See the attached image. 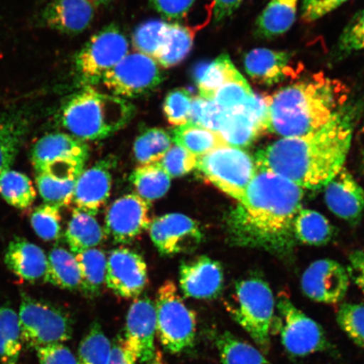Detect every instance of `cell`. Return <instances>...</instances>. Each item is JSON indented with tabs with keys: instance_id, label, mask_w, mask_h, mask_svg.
<instances>
[{
	"instance_id": "obj_1",
	"label": "cell",
	"mask_w": 364,
	"mask_h": 364,
	"mask_svg": "<svg viewBox=\"0 0 364 364\" xmlns=\"http://www.w3.org/2000/svg\"><path fill=\"white\" fill-rule=\"evenodd\" d=\"M304 191L276 173L259 169L244 198L228 216L234 243L283 254L295 243L294 222Z\"/></svg>"
},
{
	"instance_id": "obj_2",
	"label": "cell",
	"mask_w": 364,
	"mask_h": 364,
	"mask_svg": "<svg viewBox=\"0 0 364 364\" xmlns=\"http://www.w3.org/2000/svg\"><path fill=\"white\" fill-rule=\"evenodd\" d=\"M353 114L343 107L321 129L283 138L258 150L257 167L302 189H320L343 169L353 138Z\"/></svg>"
},
{
	"instance_id": "obj_3",
	"label": "cell",
	"mask_w": 364,
	"mask_h": 364,
	"mask_svg": "<svg viewBox=\"0 0 364 364\" xmlns=\"http://www.w3.org/2000/svg\"><path fill=\"white\" fill-rule=\"evenodd\" d=\"M347 89L338 80L316 75L268 97L267 132L299 136L326 126L343 109Z\"/></svg>"
},
{
	"instance_id": "obj_4",
	"label": "cell",
	"mask_w": 364,
	"mask_h": 364,
	"mask_svg": "<svg viewBox=\"0 0 364 364\" xmlns=\"http://www.w3.org/2000/svg\"><path fill=\"white\" fill-rule=\"evenodd\" d=\"M134 115V104L126 99L85 87L63 107L61 122L77 139L101 140L122 129Z\"/></svg>"
},
{
	"instance_id": "obj_5",
	"label": "cell",
	"mask_w": 364,
	"mask_h": 364,
	"mask_svg": "<svg viewBox=\"0 0 364 364\" xmlns=\"http://www.w3.org/2000/svg\"><path fill=\"white\" fill-rule=\"evenodd\" d=\"M235 303L228 309L263 354L271 347L275 299L265 281L259 277L240 280L235 285Z\"/></svg>"
},
{
	"instance_id": "obj_6",
	"label": "cell",
	"mask_w": 364,
	"mask_h": 364,
	"mask_svg": "<svg viewBox=\"0 0 364 364\" xmlns=\"http://www.w3.org/2000/svg\"><path fill=\"white\" fill-rule=\"evenodd\" d=\"M156 333L164 348L181 354L193 348L197 336V316L186 306L172 281H166L156 294Z\"/></svg>"
},
{
	"instance_id": "obj_7",
	"label": "cell",
	"mask_w": 364,
	"mask_h": 364,
	"mask_svg": "<svg viewBox=\"0 0 364 364\" xmlns=\"http://www.w3.org/2000/svg\"><path fill=\"white\" fill-rule=\"evenodd\" d=\"M19 316L23 344L30 349L70 341L74 322L53 304L22 294Z\"/></svg>"
},
{
	"instance_id": "obj_8",
	"label": "cell",
	"mask_w": 364,
	"mask_h": 364,
	"mask_svg": "<svg viewBox=\"0 0 364 364\" xmlns=\"http://www.w3.org/2000/svg\"><path fill=\"white\" fill-rule=\"evenodd\" d=\"M197 169L212 184L240 203L257 167L245 150L224 145L198 157Z\"/></svg>"
},
{
	"instance_id": "obj_9",
	"label": "cell",
	"mask_w": 364,
	"mask_h": 364,
	"mask_svg": "<svg viewBox=\"0 0 364 364\" xmlns=\"http://www.w3.org/2000/svg\"><path fill=\"white\" fill-rule=\"evenodd\" d=\"M88 157L89 147L83 140L63 133L43 136L31 151L36 174L59 179H78Z\"/></svg>"
},
{
	"instance_id": "obj_10",
	"label": "cell",
	"mask_w": 364,
	"mask_h": 364,
	"mask_svg": "<svg viewBox=\"0 0 364 364\" xmlns=\"http://www.w3.org/2000/svg\"><path fill=\"white\" fill-rule=\"evenodd\" d=\"M129 51V40L115 24L109 25L91 36L76 54L77 77L85 87H92L115 67Z\"/></svg>"
},
{
	"instance_id": "obj_11",
	"label": "cell",
	"mask_w": 364,
	"mask_h": 364,
	"mask_svg": "<svg viewBox=\"0 0 364 364\" xmlns=\"http://www.w3.org/2000/svg\"><path fill=\"white\" fill-rule=\"evenodd\" d=\"M277 331L287 353L296 358L333 352V346L322 327L294 306L285 295L277 300Z\"/></svg>"
},
{
	"instance_id": "obj_12",
	"label": "cell",
	"mask_w": 364,
	"mask_h": 364,
	"mask_svg": "<svg viewBox=\"0 0 364 364\" xmlns=\"http://www.w3.org/2000/svg\"><path fill=\"white\" fill-rule=\"evenodd\" d=\"M165 80L161 66L145 54L129 53L103 77L102 84L113 95L127 99L152 92Z\"/></svg>"
},
{
	"instance_id": "obj_13",
	"label": "cell",
	"mask_w": 364,
	"mask_h": 364,
	"mask_svg": "<svg viewBox=\"0 0 364 364\" xmlns=\"http://www.w3.org/2000/svg\"><path fill=\"white\" fill-rule=\"evenodd\" d=\"M267 111L268 97L254 95L244 106L225 111L218 134L230 146L247 147L267 132Z\"/></svg>"
},
{
	"instance_id": "obj_14",
	"label": "cell",
	"mask_w": 364,
	"mask_h": 364,
	"mask_svg": "<svg viewBox=\"0 0 364 364\" xmlns=\"http://www.w3.org/2000/svg\"><path fill=\"white\" fill-rule=\"evenodd\" d=\"M149 234L159 252L166 256L192 252L203 237L198 223L181 213H168L154 218Z\"/></svg>"
},
{
	"instance_id": "obj_15",
	"label": "cell",
	"mask_w": 364,
	"mask_h": 364,
	"mask_svg": "<svg viewBox=\"0 0 364 364\" xmlns=\"http://www.w3.org/2000/svg\"><path fill=\"white\" fill-rule=\"evenodd\" d=\"M105 284L122 298L139 297L148 284L147 266L143 257L129 248L113 250L107 262Z\"/></svg>"
},
{
	"instance_id": "obj_16",
	"label": "cell",
	"mask_w": 364,
	"mask_h": 364,
	"mask_svg": "<svg viewBox=\"0 0 364 364\" xmlns=\"http://www.w3.org/2000/svg\"><path fill=\"white\" fill-rule=\"evenodd\" d=\"M149 205L136 194H127L109 208L105 233L117 243H129L149 229Z\"/></svg>"
},
{
	"instance_id": "obj_17",
	"label": "cell",
	"mask_w": 364,
	"mask_h": 364,
	"mask_svg": "<svg viewBox=\"0 0 364 364\" xmlns=\"http://www.w3.org/2000/svg\"><path fill=\"white\" fill-rule=\"evenodd\" d=\"M301 287L304 294L314 301L339 303L348 292V269L338 262L322 259L313 262L304 272Z\"/></svg>"
},
{
	"instance_id": "obj_18",
	"label": "cell",
	"mask_w": 364,
	"mask_h": 364,
	"mask_svg": "<svg viewBox=\"0 0 364 364\" xmlns=\"http://www.w3.org/2000/svg\"><path fill=\"white\" fill-rule=\"evenodd\" d=\"M156 306L149 298L136 299L127 312L124 338L139 363H149L156 356Z\"/></svg>"
},
{
	"instance_id": "obj_19",
	"label": "cell",
	"mask_w": 364,
	"mask_h": 364,
	"mask_svg": "<svg viewBox=\"0 0 364 364\" xmlns=\"http://www.w3.org/2000/svg\"><path fill=\"white\" fill-rule=\"evenodd\" d=\"M179 284L186 297L196 299H216L224 287V272L220 263L201 256L182 262Z\"/></svg>"
},
{
	"instance_id": "obj_20",
	"label": "cell",
	"mask_w": 364,
	"mask_h": 364,
	"mask_svg": "<svg viewBox=\"0 0 364 364\" xmlns=\"http://www.w3.org/2000/svg\"><path fill=\"white\" fill-rule=\"evenodd\" d=\"M113 162L107 158L81 173L73 196L77 209L95 215L107 203L112 189Z\"/></svg>"
},
{
	"instance_id": "obj_21",
	"label": "cell",
	"mask_w": 364,
	"mask_h": 364,
	"mask_svg": "<svg viewBox=\"0 0 364 364\" xmlns=\"http://www.w3.org/2000/svg\"><path fill=\"white\" fill-rule=\"evenodd\" d=\"M327 207L335 215L349 223H356L364 212V191L343 167L325 186Z\"/></svg>"
},
{
	"instance_id": "obj_22",
	"label": "cell",
	"mask_w": 364,
	"mask_h": 364,
	"mask_svg": "<svg viewBox=\"0 0 364 364\" xmlns=\"http://www.w3.org/2000/svg\"><path fill=\"white\" fill-rule=\"evenodd\" d=\"M95 13V4L90 0H53L43 17L50 28L63 34L78 35L92 23Z\"/></svg>"
},
{
	"instance_id": "obj_23",
	"label": "cell",
	"mask_w": 364,
	"mask_h": 364,
	"mask_svg": "<svg viewBox=\"0 0 364 364\" xmlns=\"http://www.w3.org/2000/svg\"><path fill=\"white\" fill-rule=\"evenodd\" d=\"M292 54L267 48L252 50L244 59L245 70L255 82L273 85L296 75Z\"/></svg>"
},
{
	"instance_id": "obj_24",
	"label": "cell",
	"mask_w": 364,
	"mask_h": 364,
	"mask_svg": "<svg viewBox=\"0 0 364 364\" xmlns=\"http://www.w3.org/2000/svg\"><path fill=\"white\" fill-rule=\"evenodd\" d=\"M4 263L14 274L30 283L44 279L48 269V257L43 250L23 238L14 239L9 244Z\"/></svg>"
},
{
	"instance_id": "obj_25",
	"label": "cell",
	"mask_w": 364,
	"mask_h": 364,
	"mask_svg": "<svg viewBox=\"0 0 364 364\" xmlns=\"http://www.w3.org/2000/svg\"><path fill=\"white\" fill-rule=\"evenodd\" d=\"M297 4L298 0H271L257 18V38L271 39L287 33L295 21Z\"/></svg>"
},
{
	"instance_id": "obj_26",
	"label": "cell",
	"mask_w": 364,
	"mask_h": 364,
	"mask_svg": "<svg viewBox=\"0 0 364 364\" xmlns=\"http://www.w3.org/2000/svg\"><path fill=\"white\" fill-rule=\"evenodd\" d=\"M28 129V121L20 114L0 115V177L11 169Z\"/></svg>"
},
{
	"instance_id": "obj_27",
	"label": "cell",
	"mask_w": 364,
	"mask_h": 364,
	"mask_svg": "<svg viewBox=\"0 0 364 364\" xmlns=\"http://www.w3.org/2000/svg\"><path fill=\"white\" fill-rule=\"evenodd\" d=\"M44 281L60 289L80 290V270L74 255L63 247L53 248L48 255Z\"/></svg>"
},
{
	"instance_id": "obj_28",
	"label": "cell",
	"mask_w": 364,
	"mask_h": 364,
	"mask_svg": "<svg viewBox=\"0 0 364 364\" xmlns=\"http://www.w3.org/2000/svg\"><path fill=\"white\" fill-rule=\"evenodd\" d=\"M66 239L73 253H80L101 244L104 232L94 215L75 208L66 231Z\"/></svg>"
},
{
	"instance_id": "obj_29",
	"label": "cell",
	"mask_w": 364,
	"mask_h": 364,
	"mask_svg": "<svg viewBox=\"0 0 364 364\" xmlns=\"http://www.w3.org/2000/svg\"><path fill=\"white\" fill-rule=\"evenodd\" d=\"M239 74L230 56L221 54L208 65L199 67L196 72L199 97L213 101L218 89Z\"/></svg>"
},
{
	"instance_id": "obj_30",
	"label": "cell",
	"mask_w": 364,
	"mask_h": 364,
	"mask_svg": "<svg viewBox=\"0 0 364 364\" xmlns=\"http://www.w3.org/2000/svg\"><path fill=\"white\" fill-rule=\"evenodd\" d=\"M173 142L195 156L200 157L216 148L227 145L220 134L203 127L188 124L176 127L171 132Z\"/></svg>"
},
{
	"instance_id": "obj_31",
	"label": "cell",
	"mask_w": 364,
	"mask_h": 364,
	"mask_svg": "<svg viewBox=\"0 0 364 364\" xmlns=\"http://www.w3.org/2000/svg\"><path fill=\"white\" fill-rule=\"evenodd\" d=\"M222 364H272L259 350L230 331L213 336Z\"/></svg>"
},
{
	"instance_id": "obj_32",
	"label": "cell",
	"mask_w": 364,
	"mask_h": 364,
	"mask_svg": "<svg viewBox=\"0 0 364 364\" xmlns=\"http://www.w3.org/2000/svg\"><path fill=\"white\" fill-rule=\"evenodd\" d=\"M194 38L195 31L189 26H182L178 23L169 24L165 43L154 60L159 66L166 68L178 65L189 55Z\"/></svg>"
},
{
	"instance_id": "obj_33",
	"label": "cell",
	"mask_w": 364,
	"mask_h": 364,
	"mask_svg": "<svg viewBox=\"0 0 364 364\" xmlns=\"http://www.w3.org/2000/svg\"><path fill=\"white\" fill-rule=\"evenodd\" d=\"M76 261L81 274L80 290L89 298L101 293L106 281L107 258L101 250L90 249L77 253Z\"/></svg>"
},
{
	"instance_id": "obj_34",
	"label": "cell",
	"mask_w": 364,
	"mask_h": 364,
	"mask_svg": "<svg viewBox=\"0 0 364 364\" xmlns=\"http://www.w3.org/2000/svg\"><path fill=\"white\" fill-rule=\"evenodd\" d=\"M22 347L18 314L10 306H0V364H19Z\"/></svg>"
},
{
	"instance_id": "obj_35",
	"label": "cell",
	"mask_w": 364,
	"mask_h": 364,
	"mask_svg": "<svg viewBox=\"0 0 364 364\" xmlns=\"http://www.w3.org/2000/svg\"><path fill=\"white\" fill-rule=\"evenodd\" d=\"M171 179L159 163L140 166L130 177L136 195L147 203L164 197L170 189Z\"/></svg>"
},
{
	"instance_id": "obj_36",
	"label": "cell",
	"mask_w": 364,
	"mask_h": 364,
	"mask_svg": "<svg viewBox=\"0 0 364 364\" xmlns=\"http://www.w3.org/2000/svg\"><path fill=\"white\" fill-rule=\"evenodd\" d=\"M295 240L300 242L320 245L329 242L333 228L321 213L311 209H300L294 222Z\"/></svg>"
},
{
	"instance_id": "obj_37",
	"label": "cell",
	"mask_w": 364,
	"mask_h": 364,
	"mask_svg": "<svg viewBox=\"0 0 364 364\" xmlns=\"http://www.w3.org/2000/svg\"><path fill=\"white\" fill-rule=\"evenodd\" d=\"M171 136L166 130L153 127L142 132L136 139L134 152L141 166L159 163L172 146Z\"/></svg>"
},
{
	"instance_id": "obj_38",
	"label": "cell",
	"mask_w": 364,
	"mask_h": 364,
	"mask_svg": "<svg viewBox=\"0 0 364 364\" xmlns=\"http://www.w3.org/2000/svg\"><path fill=\"white\" fill-rule=\"evenodd\" d=\"M0 195L8 204L18 209L33 205L36 193L33 182L21 172L9 170L0 177Z\"/></svg>"
},
{
	"instance_id": "obj_39",
	"label": "cell",
	"mask_w": 364,
	"mask_h": 364,
	"mask_svg": "<svg viewBox=\"0 0 364 364\" xmlns=\"http://www.w3.org/2000/svg\"><path fill=\"white\" fill-rule=\"evenodd\" d=\"M112 343L105 334L102 327L95 321L80 341L77 363L78 364H107Z\"/></svg>"
},
{
	"instance_id": "obj_40",
	"label": "cell",
	"mask_w": 364,
	"mask_h": 364,
	"mask_svg": "<svg viewBox=\"0 0 364 364\" xmlns=\"http://www.w3.org/2000/svg\"><path fill=\"white\" fill-rule=\"evenodd\" d=\"M169 24L162 21H149L136 27L133 44L136 51L156 59L165 43Z\"/></svg>"
},
{
	"instance_id": "obj_41",
	"label": "cell",
	"mask_w": 364,
	"mask_h": 364,
	"mask_svg": "<svg viewBox=\"0 0 364 364\" xmlns=\"http://www.w3.org/2000/svg\"><path fill=\"white\" fill-rule=\"evenodd\" d=\"M76 181L58 179L44 174H38L36 180L44 202L59 208L68 206L73 202Z\"/></svg>"
},
{
	"instance_id": "obj_42",
	"label": "cell",
	"mask_w": 364,
	"mask_h": 364,
	"mask_svg": "<svg viewBox=\"0 0 364 364\" xmlns=\"http://www.w3.org/2000/svg\"><path fill=\"white\" fill-rule=\"evenodd\" d=\"M254 95L247 80L240 73L218 89L213 102L223 110L231 111L244 106Z\"/></svg>"
},
{
	"instance_id": "obj_43",
	"label": "cell",
	"mask_w": 364,
	"mask_h": 364,
	"mask_svg": "<svg viewBox=\"0 0 364 364\" xmlns=\"http://www.w3.org/2000/svg\"><path fill=\"white\" fill-rule=\"evenodd\" d=\"M61 213L59 208L45 203L35 208L31 224L36 234L45 241L55 240L61 233Z\"/></svg>"
},
{
	"instance_id": "obj_44",
	"label": "cell",
	"mask_w": 364,
	"mask_h": 364,
	"mask_svg": "<svg viewBox=\"0 0 364 364\" xmlns=\"http://www.w3.org/2000/svg\"><path fill=\"white\" fill-rule=\"evenodd\" d=\"M341 329L353 343L364 349V306L359 304H341L336 315Z\"/></svg>"
},
{
	"instance_id": "obj_45",
	"label": "cell",
	"mask_w": 364,
	"mask_h": 364,
	"mask_svg": "<svg viewBox=\"0 0 364 364\" xmlns=\"http://www.w3.org/2000/svg\"><path fill=\"white\" fill-rule=\"evenodd\" d=\"M193 97L184 88L175 89L168 93L163 111L169 124L178 127L189 122Z\"/></svg>"
},
{
	"instance_id": "obj_46",
	"label": "cell",
	"mask_w": 364,
	"mask_h": 364,
	"mask_svg": "<svg viewBox=\"0 0 364 364\" xmlns=\"http://www.w3.org/2000/svg\"><path fill=\"white\" fill-rule=\"evenodd\" d=\"M225 116V111L215 102L198 95L193 97L188 122L218 133Z\"/></svg>"
},
{
	"instance_id": "obj_47",
	"label": "cell",
	"mask_w": 364,
	"mask_h": 364,
	"mask_svg": "<svg viewBox=\"0 0 364 364\" xmlns=\"http://www.w3.org/2000/svg\"><path fill=\"white\" fill-rule=\"evenodd\" d=\"M361 52H364V9L345 27L338 44V53L343 57Z\"/></svg>"
},
{
	"instance_id": "obj_48",
	"label": "cell",
	"mask_w": 364,
	"mask_h": 364,
	"mask_svg": "<svg viewBox=\"0 0 364 364\" xmlns=\"http://www.w3.org/2000/svg\"><path fill=\"white\" fill-rule=\"evenodd\" d=\"M197 162L198 157L194 154L177 145H172L159 163L171 178L188 174L197 168Z\"/></svg>"
},
{
	"instance_id": "obj_49",
	"label": "cell",
	"mask_w": 364,
	"mask_h": 364,
	"mask_svg": "<svg viewBox=\"0 0 364 364\" xmlns=\"http://www.w3.org/2000/svg\"><path fill=\"white\" fill-rule=\"evenodd\" d=\"M35 351L40 364H78L74 353L63 343L43 346Z\"/></svg>"
},
{
	"instance_id": "obj_50",
	"label": "cell",
	"mask_w": 364,
	"mask_h": 364,
	"mask_svg": "<svg viewBox=\"0 0 364 364\" xmlns=\"http://www.w3.org/2000/svg\"><path fill=\"white\" fill-rule=\"evenodd\" d=\"M347 1L348 0H303L302 20L311 23L321 19Z\"/></svg>"
},
{
	"instance_id": "obj_51",
	"label": "cell",
	"mask_w": 364,
	"mask_h": 364,
	"mask_svg": "<svg viewBox=\"0 0 364 364\" xmlns=\"http://www.w3.org/2000/svg\"><path fill=\"white\" fill-rule=\"evenodd\" d=\"M195 1L196 0H149L154 10L170 20L184 18L193 6Z\"/></svg>"
},
{
	"instance_id": "obj_52",
	"label": "cell",
	"mask_w": 364,
	"mask_h": 364,
	"mask_svg": "<svg viewBox=\"0 0 364 364\" xmlns=\"http://www.w3.org/2000/svg\"><path fill=\"white\" fill-rule=\"evenodd\" d=\"M135 354L126 343L124 338H118L112 343L110 357L107 364H136Z\"/></svg>"
},
{
	"instance_id": "obj_53",
	"label": "cell",
	"mask_w": 364,
	"mask_h": 364,
	"mask_svg": "<svg viewBox=\"0 0 364 364\" xmlns=\"http://www.w3.org/2000/svg\"><path fill=\"white\" fill-rule=\"evenodd\" d=\"M348 272L364 294V250H358L350 255Z\"/></svg>"
},
{
	"instance_id": "obj_54",
	"label": "cell",
	"mask_w": 364,
	"mask_h": 364,
	"mask_svg": "<svg viewBox=\"0 0 364 364\" xmlns=\"http://www.w3.org/2000/svg\"><path fill=\"white\" fill-rule=\"evenodd\" d=\"M244 0H213V21L220 24L238 10Z\"/></svg>"
},
{
	"instance_id": "obj_55",
	"label": "cell",
	"mask_w": 364,
	"mask_h": 364,
	"mask_svg": "<svg viewBox=\"0 0 364 364\" xmlns=\"http://www.w3.org/2000/svg\"><path fill=\"white\" fill-rule=\"evenodd\" d=\"M359 144H360L361 162L364 171V126L358 134Z\"/></svg>"
},
{
	"instance_id": "obj_56",
	"label": "cell",
	"mask_w": 364,
	"mask_h": 364,
	"mask_svg": "<svg viewBox=\"0 0 364 364\" xmlns=\"http://www.w3.org/2000/svg\"><path fill=\"white\" fill-rule=\"evenodd\" d=\"M144 364H164L161 352L157 351L156 356H154L151 361Z\"/></svg>"
},
{
	"instance_id": "obj_57",
	"label": "cell",
	"mask_w": 364,
	"mask_h": 364,
	"mask_svg": "<svg viewBox=\"0 0 364 364\" xmlns=\"http://www.w3.org/2000/svg\"><path fill=\"white\" fill-rule=\"evenodd\" d=\"M95 6H105V4H110L112 0H90Z\"/></svg>"
}]
</instances>
